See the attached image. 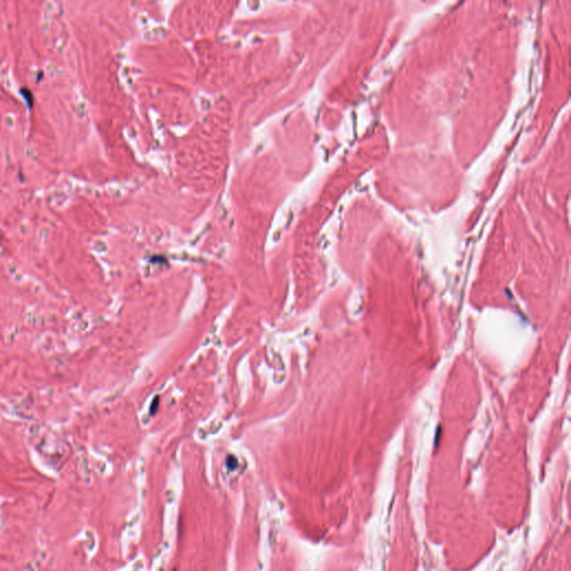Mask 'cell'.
I'll list each match as a JSON object with an SVG mask.
<instances>
[{
	"label": "cell",
	"mask_w": 571,
	"mask_h": 571,
	"mask_svg": "<svg viewBox=\"0 0 571 571\" xmlns=\"http://www.w3.org/2000/svg\"><path fill=\"white\" fill-rule=\"evenodd\" d=\"M20 93L23 94V96L25 97L26 101H27L28 106H29L30 108H32V107H33V104H34V98H33V93H32V91H30L28 88H25V87H23V88L20 89Z\"/></svg>",
	"instance_id": "6da1fadb"
}]
</instances>
